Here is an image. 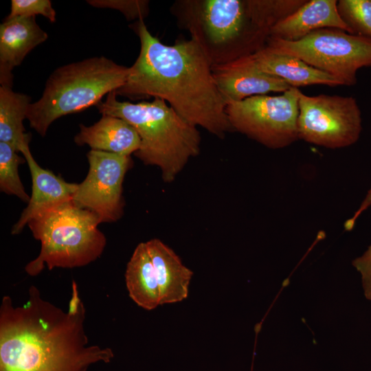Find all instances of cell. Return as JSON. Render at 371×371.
<instances>
[{
    "mask_svg": "<svg viewBox=\"0 0 371 371\" xmlns=\"http://www.w3.org/2000/svg\"><path fill=\"white\" fill-rule=\"evenodd\" d=\"M131 27L139 38L140 51L116 95L133 100L162 99L188 122L221 139L234 131L212 65L199 44L190 38L166 45L143 19Z\"/></svg>",
    "mask_w": 371,
    "mask_h": 371,
    "instance_id": "2",
    "label": "cell"
},
{
    "mask_svg": "<svg viewBox=\"0 0 371 371\" xmlns=\"http://www.w3.org/2000/svg\"><path fill=\"white\" fill-rule=\"evenodd\" d=\"M89 169L78 184L72 202L96 214L101 223L117 221L123 214L122 184L131 167V156L91 150L87 154Z\"/></svg>",
    "mask_w": 371,
    "mask_h": 371,
    "instance_id": "10",
    "label": "cell"
},
{
    "mask_svg": "<svg viewBox=\"0 0 371 371\" xmlns=\"http://www.w3.org/2000/svg\"><path fill=\"white\" fill-rule=\"evenodd\" d=\"M370 206H371V186L366 196L362 201L361 205H359V208L355 211L354 214L345 222L344 223L345 229L347 231L352 230L354 228L359 217Z\"/></svg>",
    "mask_w": 371,
    "mask_h": 371,
    "instance_id": "25",
    "label": "cell"
},
{
    "mask_svg": "<svg viewBox=\"0 0 371 371\" xmlns=\"http://www.w3.org/2000/svg\"><path fill=\"white\" fill-rule=\"evenodd\" d=\"M128 68L104 56L65 65L48 78L41 98L32 102L26 119L40 135L62 116L96 106L125 82Z\"/></svg>",
    "mask_w": 371,
    "mask_h": 371,
    "instance_id": "5",
    "label": "cell"
},
{
    "mask_svg": "<svg viewBox=\"0 0 371 371\" xmlns=\"http://www.w3.org/2000/svg\"><path fill=\"white\" fill-rule=\"evenodd\" d=\"M32 177V194L27 207L12 228L19 234L30 221L63 204L72 201L77 183H68L52 171L41 167L34 159L30 147L22 150Z\"/></svg>",
    "mask_w": 371,
    "mask_h": 371,
    "instance_id": "12",
    "label": "cell"
},
{
    "mask_svg": "<svg viewBox=\"0 0 371 371\" xmlns=\"http://www.w3.org/2000/svg\"><path fill=\"white\" fill-rule=\"evenodd\" d=\"M89 4L98 8H109L120 10L127 20L144 19L148 14V1H87Z\"/></svg>",
    "mask_w": 371,
    "mask_h": 371,
    "instance_id": "23",
    "label": "cell"
},
{
    "mask_svg": "<svg viewBox=\"0 0 371 371\" xmlns=\"http://www.w3.org/2000/svg\"><path fill=\"white\" fill-rule=\"evenodd\" d=\"M265 47L298 58L344 86L355 85L358 70L371 67V39L337 28L319 29L295 41L269 37Z\"/></svg>",
    "mask_w": 371,
    "mask_h": 371,
    "instance_id": "7",
    "label": "cell"
},
{
    "mask_svg": "<svg viewBox=\"0 0 371 371\" xmlns=\"http://www.w3.org/2000/svg\"><path fill=\"white\" fill-rule=\"evenodd\" d=\"M306 0H177L170 8L212 66L254 55L271 28Z\"/></svg>",
    "mask_w": 371,
    "mask_h": 371,
    "instance_id": "3",
    "label": "cell"
},
{
    "mask_svg": "<svg viewBox=\"0 0 371 371\" xmlns=\"http://www.w3.org/2000/svg\"><path fill=\"white\" fill-rule=\"evenodd\" d=\"M47 38V34L36 23L34 16L5 19L0 25L1 86L12 87V69L21 65L27 54Z\"/></svg>",
    "mask_w": 371,
    "mask_h": 371,
    "instance_id": "13",
    "label": "cell"
},
{
    "mask_svg": "<svg viewBox=\"0 0 371 371\" xmlns=\"http://www.w3.org/2000/svg\"><path fill=\"white\" fill-rule=\"evenodd\" d=\"M125 280L129 297L139 306L150 311L160 305L157 280L146 242L135 249L127 264Z\"/></svg>",
    "mask_w": 371,
    "mask_h": 371,
    "instance_id": "18",
    "label": "cell"
},
{
    "mask_svg": "<svg viewBox=\"0 0 371 371\" xmlns=\"http://www.w3.org/2000/svg\"><path fill=\"white\" fill-rule=\"evenodd\" d=\"M100 223L96 214L77 207L72 201L32 219L27 225L41 248L25 271L34 276L45 265L52 270L82 267L95 260L106 244L105 236L98 228Z\"/></svg>",
    "mask_w": 371,
    "mask_h": 371,
    "instance_id": "6",
    "label": "cell"
},
{
    "mask_svg": "<svg viewBox=\"0 0 371 371\" xmlns=\"http://www.w3.org/2000/svg\"><path fill=\"white\" fill-rule=\"evenodd\" d=\"M352 264L360 274L364 295L371 302V245Z\"/></svg>",
    "mask_w": 371,
    "mask_h": 371,
    "instance_id": "24",
    "label": "cell"
},
{
    "mask_svg": "<svg viewBox=\"0 0 371 371\" xmlns=\"http://www.w3.org/2000/svg\"><path fill=\"white\" fill-rule=\"evenodd\" d=\"M25 161V159L19 156L11 145L0 142V190L28 203L30 197L25 192L18 171L19 166Z\"/></svg>",
    "mask_w": 371,
    "mask_h": 371,
    "instance_id": "20",
    "label": "cell"
},
{
    "mask_svg": "<svg viewBox=\"0 0 371 371\" xmlns=\"http://www.w3.org/2000/svg\"><path fill=\"white\" fill-rule=\"evenodd\" d=\"M31 103L27 95L0 86V142L9 144L17 152L29 147L31 140V134L25 133L23 124Z\"/></svg>",
    "mask_w": 371,
    "mask_h": 371,
    "instance_id": "19",
    "label": "cell"
},
{
    "mask_svg": "<svg viewBox=\"0 0 371 371\" xmlns=\"http://www.w3.org/2000/svg\"><path fill=\"white\" fill-rule=\"evenodd\" d=\"M155 271L159 290L160 305L186 299L192 271L180 258L159 239L146 242Z\"/></svg>",
    "mask_w": 371,
    "mask_h": 371,
    "instance_id": "16",
    "label": "cell"
},
{
    "mask_svg": "<svg viewBox=\"0 0 371 371\" xmlns=\"http://www.w3.org/2000/svg\"><path fill=\"white\" fill-rule=\"evenodd\" d=\"M259 67L265 72L277 76L291 87L323 85L341 86V81L320 71L298 58L277 53L265 47L254 54Z\"/></svg>",
    "mask_w": 371,
    "mask_h": 371,
    "instance_id": "17",
    "label": "cell"
},
{
    "mask_svg": "<svg viewBox=\"0 0 371 371\" xmlns=\"http://www.w3.org/2000/svg\"><path fill=\"white\" fill-rule=\"evenodd\" d=\"M337 10L354 34L371 39V0H339Z\"/></svg>",
    "mask_w": 371,
    "mask_h": 371,
    "instance_id": "21",
    "label": "cell"
},
{
    "mask_svg": "<svg viewBox=\"0 0 371 371\" xmlns=\"http://www.w3.org/2000/svg\"><path fill=\"white\" fill-rule=\"evenodd\" d=\"M42 15L51 22L56 21V11L49 0H12L11 10L7 18L31 17Z\"/></svg>",
    "mask_w": 371,
    "mask_h": 371,
    "instance_id": "22",
    "label": "cell"
},
{
    "mask_svg": "<svg viewBox=\"0 0 371 371\" xmlns=\"http://www.w3.org/2000/svg\"><path fill=\"white\" fill-rule=\"evenodd\" d=\"M300 93L291 87L276 96L254 95L227 104L225 111L234 131L267 148L280 149L299 139Z\"/></svg>",
    "mask_w": 371,
    "mask_h": 371,
    "instance_id": "8",
    "label": "cell"
},
{
    "mask_svg": "<svg viewBox=\"0 0 371 371\" xmlns=\"http://www.w3.org/2000/svg\"><path fill=\"white\" fill-rule=\"evenodd\" d=\"M362 131L361 111L352 96L319 94L299 98V139L337 149L355 144Z\"/></svg>",
    "mask_w": 371,
    "mask_h": 371,
    "instance_id": "9",
    "label": "cell"
},
{
    "mask_svg": "<svg viewBox=\"0 0 371 371\" xmlns=\"http://www.w3.org/2000/svg\"><path fill=\"white\" fill-rule=\"evenodd\" d=\"M337 1L306 0L297 10L273 25L270 37L295 41L323 28H337L354 34L339 15Z\"/></svg>",
    "mask_w": 371,
    "mask_h": 371,
    "instance_id": "14",
    "label": "cell"
},
{
    "mask_svg": "<svg viewBox=\"0 0 371 371\" xmlns=\"http://www.w3.org/2000/svg\"><path fill=\"white\" fill-rule=\"evenodd\" d=\"M74 142L78 146L87 144L91 150L131 156L140 146L135 129L120 117L102 115L93 125L87 126L80 124Z\"/></svg>",
    "mask_w": 371,
    "mask_h": 371,
    "instance_id": "15",
    "label": "cell"
},
{
    "mask_svg": "<svg viewBox=\"0 0 371 371\" xmlns=\"http://www.w3.org/2000/svg\"><path fill=\"white\" fill-rule=\"evenodd\" d=\"M115 91L96 107L102 115L120 117L137 131L140 146L134 155L146 165L157 166L165 182L174 181L191 157L200 153L197 126L188 122L166 101L132 103L119 101Z\"/></svg>",
    "mask_w": 371,
    "mask_h": 371,
    "instance_id": "4",
    "label": "cell"
},
{
    "mask_svg": "<svg viewBox=\"0 0 371 371\" xmlns=\"http://www.w3.org/2000/svg\"><path fill=\"white\" fill-rule=\"evenodd\" d=\"M67 311L43 300L32 286L23 306L4 296L0 308V371H87L114 357L109 348L89 346L85 307L72 281Z\"/></svg>",
    "mask_w": 371,
    "mask_h": 371,
    "instance_id": "1",
    "label": "cell"
},
{
    "mask_svg": "<svg viewBox=\"0 0 371 371\" xmlns=\"http://www.w3.org/2000/svg\"><path fill=\"white\" fill-rule=\"evenodd\" d=\"M212 72L226 106L254 95L284 93L291 87L281 78L263 71L254 55L212 65Z\"/></svg>",
    "mask_w": 371,
    "mask_h": 371,
    "instance_id": "11",
    "label": "cell"
}]
</instances>
